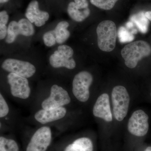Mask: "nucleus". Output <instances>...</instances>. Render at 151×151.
<instances>
[{
	"mask_svg": "<svg viewBox=\"0 0 151 151\" xmlns=\"http://www.w3.org/2000/svg\"><path fill=\"white\" fill-rule=\"evenodd\" d=\"M0 67L1 71L38 81L44 75L45 57L29 47L6 55L1 59Z\"/></svg>",
	"mask_w": 151,
	"mask_h": 151,
	"instance_id": "nucleus-1",
	"label": "nucleus"
},
{
	"mask_svg": "<svg viewBox=\"0 0 151 151\" xmlns=\"http://www.w3.org/2000/svg\"><path fill=\"white\" fill-rule=\"evenodd\" d=\"M72 103L73 97L66 82L46 77L37 81L29 108L30 112H32L60 107L71 108Z\"/></svg>",
	"mask_w": 151,
	"mask_h": 151,
	"instance_id": "nucleus-2",
	"label": "nucleus"
},
{
	"mask_svg": "<svg viewBox=\"0 0 151 151\" xmlns=\"http://www.w3.org/2000/svg\"><path fill=\"white\" fill-rule=\"evenodd\" d=\"M74 50L65 43L52 47L45 57L44 76L66 82L77 66Z\"/></svg>",
	"mask_w": 151,
	"mask_h": 151,
	"instance_id": "nucleus-3",
	"label": "nucleus"
},
{
	"mask_svg": "<svg viewBox=\"0 0 151 151\" xmlns=\"http://www.w3.org/2000/svg\"><path fill=\"white\" fill-rule=\"evenodd\" d=\"M70 107H63L50 110H38L30 112L24 117L26 124L33 126H47L63 133L69 129L73 124L74 111Z\"/></svg>",
	"mask_w": 151,
	"mask_h": 151,
	"instance_id": "nucleus-4",
	"label": "nucleus"
},
{
	"mask_svg": "<svg viewBox=\"0 0 151 151\" xmlns=\"http://www.w3.org/2000/svg\"><path fill=\"white\" fill-rule=\"evenodd\" d=\"M0 91L8 99L29 108L35 88L29 79L16 74L1 70Z\"/></svg>",
	"mask_w": 151,
	"mask_h": 151,
	"instance_id": "nucleus-5",
	"label": "nucleus"
},
{
	"mask_svg": "<svg viewBox=\"0 0 151 151\" xmlns=\"http://www.w3.org/2000/svg\"><path fill=\"white\" fill-rule=\"evenodd\" d=\"M53 129L47 126L26 124L21 130L24 139V151H48L53 138Z\"/></svg>",
	"mask_w": 151,
	"mask_h": 151,
	"instance_id": "nucleus-6",
	"label": "nucleus"
},
{
	"mask_svg": "<svg viewBox=\"0 0 151 151\" xmlns=\"http://www.w3.org/2000/svg\"><path fill=\"white\" fill-rule=\"evenodd\" d=\"M9 99L0 91V131L13 134L23 129L26 123L24 117L10 103Z\"/></svg>",
	"mask_w": 151,
	"mask_h": 151,
	"instance_id": "nucleus-7",
	"label": "nucleus"
},
{
	"mask_svg": "<svg viewBox=\"0 0 151 151\" xmlns=\"http://www.w3.org/2000/svg\"><path fill=\"white\" fill-rule=\"evenodd\" d=\"M35 27L26 17L22 18L18 20H11L9 22L7 34L4 40L5 47H15V45H18V50L19 49V41L22 40L20 36L27 41L32 39L35 35Z\"/></svg>",
	"mask_w": 151,
	"mask_h": 151,
	"instance_id": "nucleus-8",
	"label": "nucleus"
},
{
	"mask_svg": "<svg viewBox=\"0 0 151 151\" xmlns=\"http://www.w3.org/2000/svg\"><path fill=\"white\" fill-rule=\"evenodd\" d=\"M93 81V76L88 70H82L76 73L72 77L69 89L73 98L81 103H87L91 96L90 88Z\"/></svg>",
	"mask_w": 151,
	"mask_h": 151,
	"instance_id": "nucleus-9",
	"label": "nucleus"
},
{
	"mask_svg": "<svg viewBox=\"0 0 151 151\" xmlns=\"http://www.w3.org/2000/svg\"><path fill=\"white\" fill-rule=\"evenodd\" d=\"M70 25L66 20H61L53 24L43 30L41 39L45 46L53 47L66 43L70 36Z\"/></svg>",
	"mask_w": 151,
	"mask_h": 151,
	"instance_id": "nucleus-10",
	"label": "nucleus"
},
{
	"mask_svg": "<svg viewBox=\"0 0 151 151\" xmlns=\"http://www.w3.org/2000/svg\"><path fill=\"white\" fill-rule=\"evenodd\" d=\"M151 54V46L143 40L136 41L128 44L121 51L125 65L130 68H134L140 60Z\"/></svg>",
	"mask_w": 151,
	"mask_h": 151,
	"instance_id": "nucleus-11",
	"label": "nucleus"
},
{
	"mask_svg": "<svg viewBox=\"0 0 151 151\" xmlns=\"http://www.w3.org/2000/svg\"><path fill=\"white\" fill-rule=\"evenodd\" d=\"M97 44L103 51L110 52L116 47L117 38V28L115 23L112 21L101 22L96 29Z\"/></svg>",
	"mask_w": 151,
	"mask_h": 151,
	"instance_id": "nucleus-12",
	"label": "nucleus"
},
{
	"mask_svg": "<svg viewBox=\"0 0 151 151\" xmlns=\"http://www.w3.org/2000/svg\"><path fill=\"white\" fill-rule=\"evenodd\" d=\"M111 99L114 117L119 122H122L129 111L130 100L129 93L124 86H115L112 90Z\"/></svg>",
	"mask_w": 151,
	"mask_h": 151,
	"instance_id": "nucleus-13",
	"label": "nucleus"
},
{
	"mask_svg": "<svg viewBox=\"0 0 151 151\" xmlns=\"http://www.w3.org/2000/svg\"><path fill=\"white\" fill-rule=\"evenodd\" d=\"M50 151H94L92 140L86 137L76 138L73 140L64 139L52 148Z\"/></svg>",
	"mask_w": 151,
	"mask_h": 151,
	"instance_id": "nucleus-14",
	"label": "nucleus"
},
{
	"mask_svg": "<svg viewBox=\"0 0 151 151\" xmlns=\"http://www.w3.org/2000/svg\"><path fill=\"white\" fill-rule=\"evenodd\" d=\"M148 116L142 110L134 111L129 120L128 129L134 136L142 137L147 134L149 130Z\"/></svg>",
	"mask_w": 151,
	"mask_h": 151,
	"instance_id": "nucleus-15",
	"label": "nucleus"
},
{
	"mask_svg": "<svg viewBox=\"0 0 151 151\" xmlns=\"http://www.w3.org/2000/svg\"><path fill=\"white\" fill-rule=\"evenodd\" d=\"M25 17L35 26L37 27L44 26L50 18V14L47 11L40 9L37 0H32L28 5Z\"/></svg>",
	"mask_w": 151,
	"mask_h": 151,
	"instance_id": "nucleus-16",
	"label": "nucleus"
},
{
	"mask_svg": "<svg viewBox=\"0 0 151 151\" xmlns=\"http://www.w3.org/2000/svg\"><path fill=\"white\" fill-rule=\"evenodd\" d=\"M89 6L87 0H74V1L70 2L67 8L68 17L76 22H82L90 16Z\"/></svg>",
	"mask_w": 151,
	"mask_h": 151,
	"instance_id": "nucleus-17",
	"label": "nucleus"
},
{
	"mask_svg": "<svg viewBox=\"0 0 151 151\" xmlns=\"http://www.w3.org/2000/svg\"><path fill=\"white\" fill-rule=\"evenodd\" d=\"M92 114L94 117L103 119L105 122H112L113 116L108 94L104 93L97 98L92 108Z\"/></svg>",
	"mask_w": 151,
	"mask_h": 151,
	"instance_id": "nucleus-18",
	"label": "nucleus"
},
{
	"mask_svg": "<svg viewBox=\"0 0 151 151\" xmlns=\"http://www.w3.org/2000/svg\"><path fill=\"white\" fill-rule=\"evenodd\" d=\"M13 134H1L0 151H21L18 142Z\"/></svg>",
	"mask_w": 151,
	"mask_h": 151,
	"instance_id": "nucleus-19",
	"label": "nucleus"
},
{
	"mask_svg": "<svg viewBox=\"0 0 151 151\" xmlns=\"http://www.w3.org/2000/svg\"><path fill=\"white\" fill-rule=\"evenodd\" d=\"M149 20L146 16L145 12H144L134 14L131 17V21L134 23L139 30L144 34L147 32L149 25Z\"/></svg>",
	"mask_w": 151,
	"mask_h": 151,
	"instance_id": "nucleus-20",
	"label": "nucleus"
},
{
	"mask_svg": "<svg viewBox=\"0 0 151 151\" xmlns=\"http://www.w3.org/2000/svg\"><path fill=\"white\" fill-rule=\"evenodd\" d=\"M9 16L7 12L2 10L0 12V40L3 41L7 34Z\"/></svg>",
	"mask_w": 151,
	"mask_h": 151,
	"instance_id": "nucleus-21",
	"label": "nucleus"
},
{
	"mask_svg": "<svg viewBox=\"0 0 151 151\" xmlns=\"http://www.w3.org/2000/svg\"><path fill=\"white\" fill-rule=\"evenodd\" d=\"M118 0H90L92 5L98 8L109 10L114 7Z\"/></svg>",
	"mask_w": 151,
	"mask_h": 151,
	"instance_id": "nucleus-22",
	"label": "nucleus"
},
{
	"mask_svg": "<svg viewBox=\"0 0 151 151\" xmlns=\"http://www.w3.org/2000/svg\"><path fill=\"white\" fill-rule=\"evenodd\" d=\"M118 35L120 40H119L122 43L130 42L134 39L133 34L129 32L124 27H122L119 28Z\"/></svg>",
	"mask_w": 151,
	"mask_h": 151,
	"instance_id": "nucleus-23",
	"label": "nucleus"
},
{
	"mask_svg": "<svg viewBox=\"0 0 151 151\" xmlns=\"http://www.w3.org/2000/svg\"><path fill=\"white\" fill-rule=\"evenodd\" d=\"M145 15L149 20L151 22V11H148V12H146Z\"/></svg>",
	"mask_w": 151,
	"mask_h": 151,
	"instance_id": "nucleus-24",
	"label": "nucleus"
},
{
	"mask_svg": "<svg viewBox=\"0 0 151 151\" xmlns=\"http://www.w3.org/2000/svg\"><path fill=\"white\" fill-rule=\"evenodd\" d=\"M10 0H0V3L1 4H5V3L8 2Z\"/></svg>",
	"mask_w": 151,
	"mask_h": 151,
	"instance_id": "nucleus-25",
	"label": "nucleus"
},
{
	"mask_svg": "<svg viewBox=\"0 0 151 151\" xmlns=\"http://www.w3.org/2000/svg\"><path fill=\"white\" fill-rule=\"evenodd\" d=\"M145 151H151V147H147Z\"/></svg>",
	"mask_w": 151,
	"mask_h": 151,
	"instance_id": "nucleus-26",
	"label": "nucleus"
},
{
	"mask_svg": "<svg viewBox=\"0 0 151 151\" xmlns=\"http://www.w3.org/2000/svg\"></svg>",
	"mask_w": 151,
	"mask_h": 151,
	"instance_id": "nucleus-27",
	"label": "nucleus"
}]
</instances>
